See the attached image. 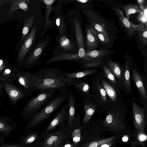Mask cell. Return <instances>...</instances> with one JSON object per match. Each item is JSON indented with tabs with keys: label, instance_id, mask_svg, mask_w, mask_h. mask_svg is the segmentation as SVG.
<instances>
[{
	"label": "cell",
	"instance_id": "cell-46",
	"mask_svg": "<svg viewBox=\"0 0 147 147\" xmlns=\"http://www.w3.org/2000/svg\"><path fill=\"white\" fill-rule=\"evenodd\" d=\"M138 3L140 7L144 6L143 5V4L145 1L144 0H137Z\"/></svg>",
	"mask_w": 147,
	"mask_h": 147
},
{
	"label": "cell",
	"instance_id": "cell-32",
	"mask_svg": "<svg viewBox=\"0 0 147 147\" xmlns=\"http://www.w3.org/2000/svg\"><path fill=\"white\" fill-rule=\"evenodd\" d=\"M126 18L129 20L130 15L136 12H140L141 11L139 8L136 5L129 4L125 5L123 7Z\"/></svg>",
	"mask_w": 147,
	"mask_h": 147
},
{
	"label": "cell",
	"instance_id": "cell-36",
	"mask_svg": "<svg viewBox=\"0 0 147 147\" xmlns=\"http://www.w3.org/2000/svg\"><path fill=\"white\" fill-rule=\"evenodd\" d=\"M72 136L74 144L77 145L81 139L80 129H78L74 130L72 133Z\"/></svg>",
	"mask_w": 147,
	"mask_h": 147
},
{
	"label": "cell",
	"instance_id": "cell-1",
	"mask_svg": "<svg viewBox=\"0 0 147 147\" xmlns=\"http://www.w3.org/2000/svg\"><path fill=\"white\" fill-rule=\"evenodd\" d=\"M71 80L59 69L49 68L31 74L30 82L33 91H62L71 86Z\"/></svg>",
	"mask_w": 147,
	"mask_h": 147
},
{
	"label": "cell",
	"instance_id": "cell-21",
	"mask_svg": "<svg viewBox=\"0 0 147 147\" xmlns=\"http://www.w3.org/2000/svg\"><path fill=\"white\" fill-rule=\"evenodd\" d=\"M18 69L9 66L0 76V81L3 83L13 84L14 76Z\"/></svg>",
	"mask_w": 147,
	"mask_h": 147
},
{
	"label": "cell",
	"instance_id": "cell-13",
	"mask_svg": "<svg viewBox=\"0 0 147 147\" xmlns=\"http://www.w3.org/2000/svg\"><path fill=\"white\" fill-rule=\"evenodd\" d=\"M65 137V135L62 131L49 134L45 138L43 147H60Z\"/></svg>",
	"mask_w": 147,
	"mask_h": 147
},
{
	"label": "cell",
	"instance_id": "cell-7",
	"mask_svg": "<svg viewBox=\"0 0 147 147\" xmlns=\"http://www.w3.org/2000/svg\"><path fill=\"white\" fill-rule=\"evenodd\" d=\"M134 123L135 128L139 133L143 132L146 124V116L144 109L134 100L132 102Z\"/></svg>",
	"mask_w": 147,
	"mask_h": 147
},
{
	"label": "cell",
	"instance_id": "cell-33",
	"mask_svg": "<svg viewBox=\"0 0 147 147\" xmlns=\"http://www.w3.org/2000/svg\"><path fill=\"white\" fill-rule=\"evenodd\" d=\"M115 138V136H112L98 141L93 142L84 147H98L103 144L112 141Z\"/></svg>",
	"mask_w": 147,
	"mask_h": 147
},
{
	"label": "cell",
	"instance_id": "cell-29",
	"mask_svg": "<svg viewBox=\"0 0 147 147\" xmlns=\"http://www.w3.org/2000/svg\"><path fill=\"white\" fill-rule=\"evenodd\" d=\"M123 77L122 80H123V84L124 86L128 90L130 91L131 89V84L129 65L127 61L125 62L123 75L122 76Z\"/></svg>",
	"mask_w": 147,
	"mask_h": 147
},
{
	"label": "cell",
	"instance_id": "cell-5",
	"mask_svg": "<svg viewBox=\"0 0 147 147\" xmlns=\"http://www.w3.org/2000/svg\"><path fill=\"white\" fill-rule=\"evenodd\" d=\"M89 14L91 22V25L98 32L111 39L112 35L111 33L112 30L110 24L100 18L94 11H90Z\"/></svg>",
	"mask_w": 147,
	"mask_h": 147
},
{
	"label": "cell",
	"instance_id": "cell-48",
	"mask_svg": "<svg viewBox=\"0 0 147 147\" xmlns=\"http://www.w3.org/2000/svg\"><path fill=\"white\" fill-rule=\"evenodd\" d=\"M3 89L2 83L0 81V94L2 95L3 93Z\"/></svg>",
	"mask_w": 147,
	"mask_h": 147
},
{
	"label": "cell",
	"instance_id": "cell-38",
	"mask_svg": "<svg viewBox=\"0 0 147 147\" xmlns=\"http://www.w3.org/2000/svg\"><path fill=\"white\" fill-rule=\"evenodd\" d=\"M102 64L101 61H97L84 63L81 66V69H86L99 66Z\"/></svg>",
	"mask_w": 147,
	"mask_h": 147
},
{
	"label": "cell",
	"instance_id": "cell-15",
	"mask_svg": "<svg viewBox=\"0 0 147 147\" xmlns=\"http://www.w3.org/2000/svg\"><path fill=\"white\" fill-rule=\"evenodd\" d=\"M76 40L78 49V54L82 60L85 53L84 40L82 29L79 22L76 19L74 21Z\"/></svg>",
	"mask_w": 147,
	"mask_h": 147
},
{
	"label": "cell",
	"instance_id": "cell-24",
	"mask_svg": "<svg viewBox=\"0 0 147 147\" xmlns=\"http://www.w3.org/2000/svg\"><path fill=\"white\" fill-rule=\"evenodd\" d=\"M94 70L92 69H84L77 71L63 72L65 78L72 79H78L92 74Z\"/></svg>",
	"mask_w": 147,
	"mask_h": 147
},
{
	"label": "cell",
	"instance_id": "cell-23",
	"mask_svg": "<svg viewBox=\"0 0 147 147\" xmlns=\"http://www.w3.org/2000/svg\"><path fill=\"white\" fill-rule=\"evenodd\" d=\"M30 2L29 0H16L14 1L10 6L7 15H10L15 10L20 9L25 12H27L30 7L28 5Z\"/></svg>",
	"mask_w": 147,
	"mask_h": 147
},
{
	"label": "cell",
	"instance_id": "cell-42",
	"mask_svg": "<svg viewBox=\"0 0 147 147\" xmlns=\"http://www.w3.org/2000/svg\"><path fill=\"white\" fill-rule=\"evenodd\" d=\"M139 13L140 14L138 17V20L142 22V24H144L145 27H147V18H146L144 17L143 11H141Z\"/></svg>",
	"mask_w": 147,
	"mask_h": 147
},
{
	"label": "cell",
	"instance_id": "cell-45",
	"mask_svg": "<svg viewBox=\"0 0 147 147\" xmlns=\"http://www.w3.org/2000/svg\"><path fill=\"white\" fill-rule=\"evenodd\" d=\"M113 145V143L111 142L103 144L98 147H111Z\"/></svg>",
	"mask_w": 147,
	"mask_h": 147
},
{
	"label": "cell",
	"instance_id": "cell-44",
	"mask_svg": "<svg viewBox=\"0 0 147 147\" xmlns=\"http://www.w3.org/2000/svg\"><path fill=\"white\" fill-rule=\"evenodd\" d=\"M7 125L5 124V123L0 121V130H7L8 129L7 128Z\"/></svg>",
	"mask_w": 147,
	"mask_h": 147
},
{
	"label": "cell",
	"instance_id": "cell-31",
	"mask_svg": "<svg viewBox=\"0 0 147 147\" xmlns=\"http://www.w3.org/2000/svg\"><path fill=\"white\" fill-rule=\"evenodd\" d=\"M59 43L60 47L65 51H70L74 48L73 44L66 36H61L59 40Z\"/></svg>",
	"mask_w": 147,
	"mask_h": 147
},
{
	"label": "cell",
	"instance_id": "cell-51",
	"mask_svg": "<svg viewBox=\"0 0 147 147\" xmlns=\"http://www.w3.org/2000/svg\"><path fill=\"white\" fill-rule=\"evenodd\" d=\"M131 147H136L135 144H132Z\"/></svg>",
	"mask_w": 147,
	"mask_h": 147
},
{
	"label": "cell",
	"instance_id": "cell-19",
	"mask_svg": "<svg viewBox=\"0 0 147 147\" xmlns=\"http://www.w3.org/2000/svg\"><path fill=\"white\" fill-rule=\"evenodd\" d=\"M69 104V115L68 125L70 128L72 127L75 118L76 99L73 95L71 93L67 92Z\"/></svg>",
	"mask_w": 147,
	"mask_h": 147
},
{
	"label": "cell",
	"instance_id": "cell-3",
	"mask_svg": "<svg viewBox=\"0 0 147 147\" xmlns=\"http://www.w3.org/2000/svg\"><path fill=\"white\" fill-rule=\"evenodd\" d=\"M55 91H48L40 92L36 96L30 100L23 109L26 115L35 116L40 110L54 95Z\"/></svg>",
	"mask_w": 147,
	"mask_h": 147
},
{
	"label": "cell",
	"instance_id": "cell-16",
	"mask_svg": "<svg viewBox=\"0 0 147 147\" xmlns=\"http://www.w3.org/2000/svg\"><path fill=\"white\" fill-rule=\"evenodd\" d=\"M109 53L108 50L104 49L94 50L86 51L82 59L83 63H84L97 61L96 60L107 55Z\"/></svg>",
	"mask_w": 147,
	"mask_h": 147
},
{
	"label": "cell",
	"instance_id": "cell-35",
	"mask_svg": "<svg viewBox=\"0 0 147 147\" xmlns=\"http://www.w3.org/2000/svg\"><path fill=\"white\" fill-rule=\"evenodd\" d=\"M56 24L60 34H62L64 31L65 25L63 18L59 16L56 20Z\"/></svg>",
	"mask_w": 147,
	"mask_h": 147
},
{
	"label": "cell",
	"instance_id": "cell-22",
	"mask_svg": "<svg viewBox=\"0 0 147 147\" xmlns=\"http://www.w3.org/2000/svg\"><path fill=\"white\" fill-rule=\"evenodd\" d=\"M83 103L85 110V114L82 120L84 123L88 122L94 113L96 107L90 103L87 99L84 100Z\"/></svg>",
	"mask_w": 147,
	"mask_h": 147
},
{
	"label": "cell",
	"instance_id": "cell-9",
	"mask_svg": "<svg viewBox=\"0 0 147 147\" xmlns=\"http://www.w3.org/2000/svg\"><path fill=\"white\" fill-rule=\"evenodd\" d=\"M111 9L116 15L121 27L129 39L133 38L135 34L134 24L124 16L120 9L116 8Z\"/></svg>",
	"mask_w": 147,
	"mask_h": 147
},
{
	"label": "cell",
	"instance_id": "cell-18",
	"mask_svg": "<svg viewBox=\"0 0 147 147\" xmlns=\"http://www.w3.org/2000/svg\"><path fill=\"white\" fill-rule=\"evenodd\" d=\"M81 58L78 53H61L57 55L50 59L46 62V64H51L53 63L61 61L73 60L78 61Z\"/></svg>",
	"mask_w": 147,
	"mask_h": 147
},
{
	"label": "cell",
	"instance_id": "cell-26",
	"mask_svg": "<svg viewBox=\"0 0 147 147\" xmlns=\"http://www.w3.org/2000/svg\"><path fill=\"white\" fill-rule=\"evenodd\" d=\"M135 31L137 32L140 41L144 45L147 44V28L143 24L140 26L134 25Z\"/></svg>",
	"mask_w": 147,
	"mask_h": 147
},
{
	"label": "cell",
	"instance_id": "cell-27",
	"mask_svg": "<svg viewBox=\"0 0 147 147\" xmlns=\"http://www.w3.org/2000/svg\"><path fill=\"white\" fill-rule=\"evenodd\" d=\"M103 86L106 94L110 100L113 102H115L117 99V93L115 89L105 80H102Z\"/></svg>",
	"mask_w": 147,
	"mask_h": 147
},
{
	"label": "cell",
	"instance_id": "cell-2",
	"mask_svg": "<svg viewBox=\"0 0 147 147\" xmlns=\"http://www.w3.org/2000/svg\"><path fill=\"white\" fill-rule=\"evenodd\" d=\"M67 98V95L61 94L52 98L44 106L32 119L31 124L37 125L52 115Z\"/></svg>",
	"mask_w": 147,
	"mask_h": 147
},
{
	"label": "cell",
	"instance_id": "cell-20",
	"mask_svg": "<svg viewBox=\"0 0 147 147\" xmlns=\"http://www.w3.org/2000/svg\"><path fill=\"white\" fill-rule=\"evenodd\" d=\"M71 86L76 88L78 92L83 96L88 97L89 93V86L88 83L78 79H72Z\"/></svg>",
	"mask_w": 147,
	"mask_h": 147
},
{
	"label": "cell",
	"instance_id": "cell-50",
	"mask_svg": "<svg viewBox=\"0 0 147 147\" xmlns=\"http://www.w3.org/2000/svg\"><path fill=\"white\" fill-rule=\"evenodd\" d=\"M77 1L80 3H85L88 2L89 1L87 0H78Z\"/></svg>",
	"mask_w": 147,
	"mask_h": 147
},
{
	"label": "cell",
	"instance_id": "cell-11",
	"mask_svg": "<svg viewBox=\"0 0 147 147\" xmlns=\"http://www.w3.org/2000/svg\"><path fill=\"white\" fill-rule=\"evenodd\" d=\"M31 74L20 70L18 69L16 72L13 77V80L23 87L29 94L33 92L30 80Z\"/></svg>",
	"mask_w": 147,
	"mask_h": 147
},
{
	"label": "cell",
	"instance_id": "cell-17",
	"mask_svg": "<svg viewBox=\"0 0 147 147\" xmlns=\"http://www.w3.org/2000/svg\"><path fill=\"white\" fill-rule=\"evenodd\" d=\"M35 16H30L28 19H25V22L22 29L20 39L16 45L15 51L19 49L23 41L28 34L33 24Z\"/></svg>",
	"mask_w": 147,
	"mask_h": 147
},
{
	"label": "cell",
	"instance_id": "cell-14",
	"mask_svg": "<svg viewBox=\"0 0 147 147\" xmlns=\"http://www.w3.org/2000/svg\"><path fill=\"white\" fill-rule=\"evenodd\" d=\"M69 109V104L68 102L57 113L54 118L49 123L47 130H49L53 129L68 118Z\"/></svg>",
	"mask_w": 147,
	"mask_h": 147
},
{
	"label": "cell",
	"instance_id": "cell-28",
	"mask_svg": "<svg viewBox=\"0 0 147 147\" xmlns=\"http://www.w3.org/2000/svg\"><path fill=\"white\" fill-rule=\"evenodd\" d=\"M108 64L113 74L117 78L119 82L121 83L122 80V75L119 64L117 62L111 61H109Z\"/></svg>",
	"mask_w": 147,
	"mask_h": 147
},
{
	"label": "cell",
	"instance_id": "cell-37",
	"mask_svg": "<svg viewBox=\"0 0 147 147\" xmlns=\"http://www.w3.org/2000/svg\"><path fill=\"white\" fill-rule=\"evenodd\" d=\"M8 59L4 57H0V76L4 71L9 66Z\"/></svg>",
	"mask_w": 147,
	"mask_h": 147
},
{
	"label": "cell",
	"instance_id": "cell-30",
	"mask_svg": "<svg viewBox=\"0 0 147 147\" xmlns=\"http://www.w3.org/2000/svg\"><path fill=\"white\" fill-rule=\"evenodd\" d=\"M45 5L46 11L45 16V25L46 27L51 23L50 21L49 20L50 14L52 11L53 8L52 7L53 4L55 0H40Z\"/></svg>",
	"mask_w": 147,
	"mask_h": 147
},
{
	"label": "cell",
	"instance_id": "cell-4",
	"mask_svg": "<svg viewBox=\"0 0 147 147\" xmlns=\"http://www.w3.org/2000/svg\"><path fill=\"white\" fill-rule=\"evenodd\" d=\"M36 31V24H35L25 39L19 49L16 60L18 67L24 65L26 60L30 54L34 41Z\"/></svg>",
	"mask_w": 147,
	"mask_h": 147
},
{
	"label": "cell",
	"instance_id": "cell-40",
	"mask_svg": "<svg viewBox=\"0 0 147 147\" xmlns=\"http://www.w3.org/2000/svg\"><path fill=\"white\" fill-rule=\"evenodd\" d=\"M99 92L101 99L104 102L107 101V94L104 88L102 86H98Z\"/></svg>",
	"mask_w": 147,
	"mask_h": 147
},
{
	"label": "cell",
	"instance_id": "cell-41",
	"mask_svg": "<svg viewBox=\"0 0 147 147\" xmlns=\"http://www.w3.org/2000/svg\"><path fill=\"white\" fill-rule=\"evenodd\" d=\"M36 134L31 135L27 137L24 140V142L26 144H29L33 142L37 138Z\"/></svg>",
	"mask_w": 147,
	"mask_h": 147
},
{
	"label": "cell",
	"instance_id": "cell-49",
	"mask_svg": "<svg viewBox=\"0 0 147 147\" xmlns=\"http://www.w3.org/2000/svg\"><path fill=\"white\" fill-rule=\"evenodd\" d=\"M128 140V137L127 135L124 136L122 138V140L124 142H126Z\"/></svg>",
	"mask_w": 147,
	"mask_h": 147
},
{
	"label": "cell",
	"instance_id": "cell-34",
	"mask_svg": "<svg viewBox=\"0 0 147 147\" xmlns=\"http://www.w3.org/2000/svg\"><path fill=\"white\" fill-rule=\"evenodd\" d=\"M103 69L105 76L113 85L117 83L116 80L114 76L109 69L106 65L103 66Z\"/></svg>",
	"mask_w": 147,
	"mask_h": 147
},
{
	"label": "cell",
	"instance_id": "cell-47",
	"mask_svg": "<svg viewBox=\"0 0 147 147\" xmlns=\"http://www.w3.org/2000/svg\"><path fill=\"white\" fill-rule=\"evenodd\" d=\"M76 145H77L74 144H67L65 145L62 147H76Z\"/></svg>",
	"mask_w": 147,
	"mask_h": 147
},
{
	"label": "cell",
	"instance_id": "cell-10",
	"mask_svg": "<svg viewBox=\"0 0 147 147\" xmlns=\"http://www.w3.org/2000/svg\"><path fill=\"white\" fill-rule=\"evenodd\" d=\"M49 40L48 38L45 39L36 47L26 59L24 65V68H31L36 65Z\"/></svg>",
	"mask_w": 147,
	"mask_h": 147
},
{
	"label": "cell",
	"instance_id": "cell-25",
	"mask_svg": "<svg viewBox=\"0 0 147 147\" xmlns=\"http://www.w3.org/2000/svg\"><path fill=\"white\" fill-rule=\"evenodd\" d=\"M132 74L134 80L138 90L143 98L146 99V91L141 76L139 73L134 70H132Z\"/></svg>",
	"mask_w": 147,
	"mask_h": 147
},
{
	"label": "cell",
	"instance_id": "cell-12",
	"mask_svg": "<svg viewBox=\"0 0 147 147\" xmlns=\"http://www.w3.org/2000/svg\"><path fill=\"white\" fill-rule=\"evenodd\" d=\"M98 32L91 25L86 30V51L95 50L100 43L98 37Z\"/></svg>",
	"mask_w": 147,
	"mask_h": 147
},
{
	"label": "cell",
	"instance_id": "cell-6",
	"mask_svg": "<svg viewBox=\"0 0 147 147\" xmlns=\"http://www.w3.org/2000/svg\"><path fill=\"white\" fill-rule=\"evenodd\" d=\"M1 82L4 91L13 104L16 105L18 100L22 99L30 95L25 90L14 85L13 84Z\"/></svg>",
	"mask_w": 147,
	"mask_h": 147
},
{
	"label": "cell",
	"instance_id": "cell-39",
	"mask_svg": "<svg viewBox=\"0 0 147 147\" xmlns=\"http://www.w3.org/2000/svg\"><path fill=\"white\" fill-rule=\"evenodd\" d=\"M98 37L100 43L103 44H106L110 43L111 39L105 37L103 34L98 32Z\"/></svg>",
	"mask_w": 147,
	"mask_h": 147
},
{
	"label": "cell",
	"instance_id": "cell-43",
	"mask_svg": "<svg viewBox=\"0 0 147 147\" xmlns=\"http://www.w3.org/2000/svg\"><path fill=\"white\" fill-rule=\"evenodd\" d=\"M138 136V138L139 141L143 142L146 140L147 136L143 132L139 133Z\"/></svg>",
	"mask_w": 147,
	"mask_h": 147
},
{
	"label": "cell",
	"instance_id": "cell-8",
	"mask_svg": "<svg viewBox=\"0 0 147 147\" xmlns=\"http://www.w3.org/2000/svg\"><path fill=\"white\" fill-rule=\"evenodd\" d=\"M102 124L105 127L115 130L124 127L122 118L119 112L115 109H111L108 111Z\"/></svg>",
	"mask_w": 147,
	"mask_h": 147
}]
</instances>
